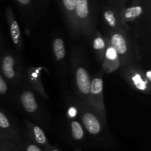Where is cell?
Wrapping results in <instances>:
<instances>
[{
	"mask_svg": "<svg viewBox=\"0 0 151 151\" xmlns=\"http://www.w3.org/2000/svg\"><path fill=\"white\" fill-rule=\"evenodd\" d=\"M121 10L108 5L102 8V18L107 32H131V29L122 21Z\"/></svg>",
	"mask_w": 151,
	"mask_h": 151,
	"instance_id": "9",
	"label": "cell"
},
{
	"mask_svg": "<svg viewBox=\"0 0 151 151\" xmlns=\"http://www.w3.org/2000/svg\"><path fill=\"white\" fill-rule=\"evenodd\" d=\"M70 131L73 139L81 141L85 137V131L80 122L76 119H72L70 122Z\"/></svg>",
	"mask_w": 151,
	"mask_h": 151,
	"instance_id": "19",
	"label": "cell"
},
{
	"mask_svg": "<svg viewBox=\"0 0 151 151\" xmlns=\"http://www.w3.org/2000/svg\"><path fill=\"white\" fill-rule=\"evenodd\" d=\"M81 125L84 131L93 137H99L104 132L107 124L103 122L97 112L91 107L83 103H79Z\"/></svg>",
	"mask_w": 151,
	"mask_h": 151,
	"instance_id": "7",
	"label": "cell"
},
{
	"mask_svg": "<svg viewBox=\"0 0 151 151\" xmlns=\"http://www.w3.org/2000/svg\"><path fill=\"white\" fill-rule=\"evenodd\" d=\"M5 16L8 25L9 32L14 47L18 52H21L23 49V39L22 32L15 17L14 13L10 6H7L5 10Z\"/></svg>",
	"mask_w": 151,
	"mask_h": 151,
	"instance_id": "10",
	"label": "cell"
},
{
	"mask_svg": "<svg viewBox=\"0 0 151 151\" xmlns=\"http://www.w3.org/2000/svg\"><path fill=\"white\" fill-rule=\"evenodd\" d=\"M60 4L69 32L73 37H80L75 20V0H60Z\"/></svg>",
	"mask_w": 151,
	"mask_h": 151,
	"instance_id": "11",
	"label": "cell"
},
{
	"mask_svg": "<svg viewBox=\"0 0 151 151\" xmlns=\"http://www.w3.org/2000/svg\"><path fill=\"white\" fill-rule=\"evenodd\" d=\"M150 0H133L130 5L121 10V16L125 24L128 27L133 24H137L150 18ZM130 29V28H129Z\"/></svg>",
	"mask_w": 151,
	"mask_h": 151,
	"instance_id": "6",
	"label": "cell"
},
{
	"mask_svg": "<svg viewBox=\"0 0 151 151\" xmlns=\"http://www.w3.org/2000/svg\"><path fill=\"white\" fill-rule=\"evenodd\" d=\"M1 32H0V47H1Z\"/></svg>",
	"mask_w": 151,
	"mask_h": 151,
	"instance_id": "25",
	"label": "cell"
},
{
	"mask_svg": "<svg viewBox=\"0 0 151 151\" xmlns=\"http://www.w3.org/2000/svg\"><path fill=\"white\" fill-rule=\"evenodd\" d=\"M71 66L74 78L75 89L81 103L90 106V86L91 78L89 73L81 57V54L73 52L71 58Z\"/></svg>",
	"mask_w": 151,
	"mask_h": 151,
	"instance_id": "3",
	"label": "cell"
},
{
	"mask_svg": "<svg viewBox=\"0 0 151 151\" xmlns=\"http://www.w3.org/2000/svg\"><path fill=\"white\" fill-rule=\"evenodd\" d=\"M50 151H59V150H58L57 148H52V150H51V149H50Z\"/></svg>",
	"mask_w": 151,
	"mask_h": 151,
	"instance_id": "24",
	"label": "cell"
},
{
	"mask_svg": "<svg viewBox=\"0 0 151 151\" xmlns=\"http://www.w3.org/2000/svg\"><path fill=\"white\" fill-rule=\"evenodd\" d=\"M20 102L27 113L32 115L38 113V104L35 94L29 88H24L21 92Z\"/></svg>",
	"mask_w": 151,
	"mask_h": 151,
	"instance_id": "15",
	"label": "cell"
},
{
	"mask_svg": "<svg viewBox=\"0 0 151 151\" xmlns=\"http://www.w3.org/2000/svg\"><path fill=\"white\" fill-rule=\"evenodd\" d=\"M124 79L137 91L143 94L150 93V71L145 72L137 63H132L121 66Z\"/></svg>",
	"mask_w": 151,
	"mask_h": 151,
	"instance_id": "4",
	"label": "cell"
},
{
	"mask_svg": "<svg viewBox=\"0 0 151 151\" xmlns=\"http://www.w3.org/2000/svg\"><path fill=\"white\" fill-rule=\"evenodd\" d=\"M54 58L60 66L66 64V47H65L64 41L60 37L57 36L53 39L52 44Z\"/></svg>",
	"mask_w": 151,
	"mask_h": 151,
	"instance_id": "17",
	"label": "cell"
},
{
	"mask_svg": "<svg viewBox=\"0 0 151 151\" xmlns=\"http://www.w3.org/2000/svg\"><path fill=\"white\" fill-rule=\"evenodd\" d=\"M1 72L6 82L13 86H17L22 79V66L20 58L11 52L2 54L0 61Z\"/></svg>",
	"mask_w": 151,
	"mask_h": 151,
	"instance_id": "5",
	"label": "cell"
},
{
	"mask_svg": "<svg viewBox=\"0 0 151 151\" xmlns=\"http://www.w3.org/2000/svg\"><path fill=\"white\" fill-rule=\"evenodd\" d=\"M7 91H8V86H7V82L2 75L0 74V94L4 95L7 94Z\"/></svg>",
	"mask_w": 151,
	"mask_h": 151,
	"instance_id": "22",
	"label": "cell"
},
{
	"mask_svg": "<svg viewBox=\"0 0 151 151\" xmlns=\"http://www.w3.org/2000/svg\"><path fill=\"white\" fill-rule=\"evenodd\" d=\"M127 1L128 0H106V4H107L106 5L119 9V10H122L125 7Z\"/></svg>",
	"mask_w": 151,
	"mask_h": 151,
	"instance_id": "20",
	"label": "cell"
},
{
	"mask_svg": "<svg viewBox=\"0 0 151 151\" xmlns=\"http://www.w3.org/2000/svg\"><path fill=\"white\" fill-rule=\"evenodd\" d=\"M26 78L29 85L38 94H41V97L45 99H49L48 96L47 95V93L45 91V89H44V86H43L41 75H40L38 69L35 67L29 68L28 70H27Z\"/></svg>",
	"mask_w": 151,
	"mask_h": 151,
	"instance_id": "16",
	"label": "cell"
},
{
	"mask_svg": "<svg viewBox=\"0 0 151 151\" xmlns=\"http://www.w3.org/2000/svg\"><path fill=\"white\" fill-rule=\"evenodd\" d=\"M89 100L90 106L97 112L103 122L107 124L103 97V80L102 71L96 74L92 80H91Z\"/></svg>",
	"mask_w": 151,
	"mask_h": 151,
	"instance_id": "8",
	"label": "cell"
},
{
	"mask_svg": "<svg viewBox=\"0 0 151 151\" xmlns=\"http://www.w3.org/2000/svg\"><path fill=\"white\" fill-rule=\"evenodd\" d=\"M97 0H75V20L79 36L91 38L97 26Z\"/></svg>",
	"mask_w": 151,
	"mask_h": 151,
	"instance_id": "2",
	"label": "cell"
},
{
	"mask_svg": "<svg viewBox=\"0 0 151 151\" xmlns=\"http://www.w3.org/2000/svg\"><path fill=\"white\" fill-rule=\"evenodd\" d=\"M24 122L26 126V130L29 138L33 140L36 144L45 147H50L47 136L41 127L27 119H24Z\"/></svg>",
	"mask_w": 151,
	"mask_h": 151,
	"instance_id": "14",
	"label": "cell"
},
{
	"mask_svg": "<svg viewBox=\"0 0 151 151\" xmlns=\"http://www.w3.org/2000/svg\"><path fill=\"white\" fill-rule=\"evenodd\" d=\"M18 5L22 7L23 10L27 11H31L32 10V0H15Z\"/></svg>",
	"mask_w": 151,
	"mask_h": 151,
	"instance_id": "21",
	"label": "cell"
},
{
	"mask_svg": "<svg viewBox=\"0 0 151 151\" xmlns=\"http://www.w3.org/2000/svg\"><path fill=\"white\" fill-rule=\"evenodd\" d=\"M91 38L93 40L92 47L94 50V52H95V55L99 61L102 63L103 57H104L105 52H106V45H107L106 37L103 38L101 34H100V32L95 30Z\"/></svg>",
	"mask_w": 151,
	"mask_h": 151,
	"instance_id": "18",
	"label": "cell"
},
{
	"mask_svg": "<svg viewBox=\"0 0 151 151\" xmlns=\"http://www.w3.org/2000/svg\"><path fill=\"white\" fill-rule=\"evenodd\" d=\"M106 38L119 57L122 66L137 63L139 60L136 41L131 32H108Z\"/></svg>",
	"mask_w": 151,
	"mask_h": 151,
	"instance_id": "1",
	"label": "cell"
},
{
	"mask_svg": "<svg viewBox=\"0 0 151 151\" xmlns=\"http://www.w3.org/2000/svg\"><path fill=\"white\" fill-rule=\"evenodd\" d=\"M106 39L107 45H106V52H105L104 57L102 62V68H103V71H104L105 72L111 73V72L116 71L119 68H121L122 63L114 49L109 44L107 38H106Z\"/></svg>",
	"mask_w": 151,
	"mask_h": 151,
	"instance_id": "13",
	"label": "cell"
},
{
	"mask_svg": "<svg viewBox=\"0 0 151 151\" xmlns=\"http://www.w3.org/2000/svg\"><path fill=\"white\" fill-rule=\"evenodd\" d=\"M26 151H42L37 145L34 143H27L26 145Z\"/></svg>",
	"mask_w": 151,
	"mask_h": 151,
	"instance_id": "23",
	"label": "cell"
},
{
	"mask_svg": "<svg viewBox=\"0 0 151 151\" xmlns=\"http://www.w3.org/2000/svg\"><path fill=\"white\" fill-rule=\"evenodd\" d=\"M19 130L10 122L9 117L0 111V140L3 142H17L20 139Z\"/></svg>",
	"mask_w": 151,
	"mask_h": 151,
	"instance_id": "12",
	"label": "cell"
}]
</instances>
